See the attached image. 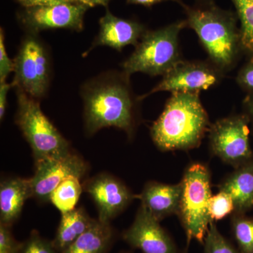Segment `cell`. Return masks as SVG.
Segmentation results:
<instances>
[{
    "label": "cell",
    "instance_id": "obj_15",
    "mask_svg": "<svg viewBox=\"0 0 253 253\" xmlns=\"http://www.w3.org/2000/svg\"><path fill=\"white\" fill-rule=\"evenodd\" d=\"M181 186L149 181L142 192L136 196L141 206L158 221H161L172 214H177L180 201Z\"/></svg>",
    "mask_w": 253,
    "mask_h": 253
},
{
    "label": "cell",
    "instance_id": "obj_4",
    "mask_svg": "<svg viewBox=\"0 0 253 253\" xmlns=\"http://www.w3.org/2000/svg\"><path fill=\"white\" fill-rule=\"evenodd\" d=\"M186 21H177L156 31H146L131 56L123 63V71L130 77L135 73L165 76L179 63V34Z\"/></svg>",
    "mask_w": 253,
    "mask_h": 253
},
{
    "label": "cell",
    "instance_id": "obj_28",
    "mask_svg": "<svg viewBox=\"0 0 253 253\" xmlns=\"http://www.w3.org/2000/svg\"><path fill=\"white\" fill-rule=\"evenodd\" d=\"M237 81L245 89L253 91V59L240 71Z\"/></svg>",
    "mask_w": 253,
    "mask_h": 253
},
{
    "label": "cell",
    "instance_id": "obj_27",
    "mask_svg": "<svg viewBox=\"0 0 253 253\" xmlns=\"http://www.w3.org/2000/svg\"><path fill=\"white\" fill-rule=\"evenodd\" d=\"M14 61L9 59L4 43V33L2 28L0 30V82L6 81L10 73L14 72Z\"/></svg>",
    "mask_w": 253,
    "mask_h": 253
},
{
    "label": "cell",
    "instance_id": "obj_12",
    "mask_svg": "<svg viewBox=\"0 0 253 253\" xmlns=\"http://www.w3.org/2000/svg\"><path fill=\"white\" fill-rule=\"evenodd\" d=\"M218 79L217 72L205 63L180 61L163 76L157 86L139 99L141 101L158 91L199 93L214 85Z\"/></svg>",
    "mask_w": 253,
    "mask_h": 253
},
{
    "label": "cell",
    "instance_id": "obj_35",
    "mask_svg": "<svg viewBox=\"0 0 253 253\" xmlns=\"http://www.w3.org/2000/svg\"><path fill=\"white\" fill-rule=\"evenodd\" d=\"M80 2H81V1H80Z\"/></svg>",
    "mask_w": 253,
    "mask_h": 253
},
{
    "label": "cell",
    "instance_id": "obj_5",
    "mask_svg": "<svg viewBox=\"0 0 253 253\" xmlns=\"http://www.w3.org/2000/svg\"><path fill=\"white\" fill-rule=\"evenodd\" d=\"M16 123L28 141L36 162L71 154L69 143L42 112L40 100L16 89Z\"/></svg>",
    "mask_w": 253,
    "mask_h": 253
},
{
    "label": "cell",
    "instance_id": "obj_23",
    "mask_svg": "<svg viewBox=\"0 0 253 253\" xmlns=\"http://www.w3.org/2000/svg\"><path fill=\"white\" fill-rule=\"evenodd\" d=\"M204 245L205 253H242L221 235L214 221L210 224Z\"/></svg>",
    "mask_w": 253,
    "mask_h": 253
},
{
    "label": "cell",
    "instance_id": "obj_34",
    "mask_svg": "<svg viewBox=\"0 0 253 253\" xmlns=\"http://www.w3.org/2000/svg\"><path fill=\"white\" fill-rule=\"evenodd\" d=\"M184 253H187V251H186L185 252H184Z\"/></svg>",
    "mask_w": 253,
    "mask_h": 253
},
{
    "label": "cell",
    "instance_id": "obj_20",
    "mask_svg": "<svg viewBox=\"0 0 253 253\" xmlns=\"http://www.w3.org/2000/svg\"><path fill=\"white\" fill-rule=\"evenodd\" d=\"M80 180L81 179L77 176H68L51 193L49 202L59 210L61 214L76 209L83 192Z\"/></svg>",
    "mask_w": 253,
    "mask_h": 253
},
{
    "label": "cell",
    "instance_id": "obj_30",
    "mask_svg": "<svg viewBox=\"0 0 253 253\" xmlns=\"http://www.w3.org/2000/svg\"><path fill=\"white\" fill-rule=\"evenodd\" d=\"M13 87L12 83L6 81L0 82V119H4L7 106V95L9 89Z\"/></svg>",
    "mask_w": 253,
    "mask_h": 253
},
{
    "label": "cell",
    "instance_id": "obj_26",
    "mask_svg": "<svg viewBox=\"0 0 253 253\" xmlns=\"http://www.w3.org/2000/svg\"><path fill=\"white\" fill-rule=\"evenodd\" d=\"M9 226L0 224V253H20L22 243L16 241Z\"/></svg>",
    "mask_w": 253,
    "mask_h": 253
},
{
    "label": "cell",
    "instance_id": "obj_21",
    "mask_svg": "<svg viewBox=\"0 0 253 253\" xmlns=\"http://www.w3.org/2000/svg\"><path fill=\"white\" fill-rule=\"evenodd\" d=\"M241 22L240 43L241 46L253 59V0H231Z\"/></svg>",
    "mask_w": 253,
    "mask_h": 253
},
{
    "label": "cell",
    "instance_id": "obj_3",
    "mask_svg": "<svg viewBox=\"0 0 253 253\" xmlns=\"http://www.w3.org/2000/svg\"><path fill=\"white\" fill-rule=\"evenodd\" d=\"M183 7L187 14L186 23L196 32L213 62L223 69L232 66L241 46L234 14L221 9L212 0Z\"/></svg>",
    "mask_w": 253,
    "mask_h": 253
},
{
    "label": "cell",
    "instance_id": "obj_2",
    "mask_svg": "<svg viewBox=\"0 0 253 253\" xmlns=\"http://www.w3.org/2000/svg\"><path fill=\"white\" fill-rule=\"evenodd\" d=\"M209 118L198 92H174L151 128V136L163 151L189 150L201 144Z\"/></svg>",
    "mask_w": 253,
    "mask_h": 253
},
{
    "label": "cell",
    "instance_id": "obj_7",
    "mask_svg": "<svg viewBox=\"0 0 253 253\" xmlns=\"http://www.w3.org/2000/svg\"><path fill=\"white\" fill-rule=\"evenodd\" d=\"M13 61V87L36 99L44 97L51 84L52 62L48 46L38 35L26 33Z\"/></svg>",
    "mask_w": 253,
    "mask_h": 253
},
{
    "label": "cell",
    "instance_id": "obj_19",
    "mask_svg": "<svg viewBox=\"0 0 253 253\" xmlns=\"http://www.w3.org/2000/svg\"><path fill=\"white\" fill-rule=\"evenodd\" d=\"M113 240L110 223L94 219L90 227L60 253H106Z\"/></svg>",
    "mask_w": 253,
    "mask_h": 253
},
{
    "label": "cell",
    "instance_id": "obj_17",
    "mask_svg": "<svg viewBox=\"0 0 253 253\" xmlns=\"http://www.w3.org/2000/svg\"><path fill=\"white\" fill-rule=\"evenodd\" d=\"M31 198L29 179L14 177L0 184V224L9 226L21 215L26 200Z\"/></svg>",
    "mask_w": 253,
    "mask_h": 253
},
{
    "label": "cell",
    "instance_id": "obj_11",
    "mask_svg": "<svg viewBox=\"0 0 253 253\" xmlns=\"http://www.w3.org/2000/svg\"><path fill=\"white\" fill-rule=\"evenodd\" d=\"M83 188L94 201L103 222L110 223L136 198L122 181L105 173L86 181Z\"/></svg>",
    "mask_w": 253,
    "mask_h": 253
},
{
    "label": "cell",
    "instance_id": "obj_16",
    "mask_svg": "<svg viewBox=\"0 0 253 253\" xmlns=\"http://www.w3.org/2000/svg\"><path fill=\"white\" fill-rule=\"evenodd\" d=\"M219 189L230 196L234 213L246 214L253 209V160L235 168L221 182Z\"/></svg>",
    "mask_w": 253,
    "mask_h": 253
},
{
    "label": "cell",
    "instance_id": "obj_10",
    "mask_svg": "<svg viewBox=\"0 0 253 253\" xmlns=\"http://www.w3.org/2000/svg\"><path fill=\"white\" fill-rule=\"evenodd\" d=\"M36 172L29 179L31 198L40 202H49L54 190L68 176L83 178L87 171L84 160L71 152L65 157L41 160L36 162Z\"/></svg>",
    "mask_w": 253,
    "mask_h": 253
},
{
    "label": "cell",
    "instance_id": "obj_1",
    "mask_svg": "<svg viewBox=\"0 0 253 253\" xmlns=\"http://www.w3.org/2000/svg\"><path fill=\"white\" fill-rule=\"evenodd\" d=\"M81 95L86 134L111 126L132 133L136 103L140 100L134 96L129 76L123 71H106L87 80L82 84Z\"/></svg>",
    "mask_w": 253,
    "mask_h": 253
},
{
    "label": "cell",
    "instance_id": "obj_33",
    "mask_svg": "<svg viewBox=\"0 0 253 253\" xmlns=\"http://www.w3.org/2000/svg\"><path fill=\"white\" fill-rule=\"evenodd\" d=\"M246 109H247L248 113H249L248 117L251 118L253 122V96L246 100Z\"/></svg>",
    "mask_w": 253,
    "mask_h": 253
},
{
    "label": "cell",
    "instance_id": "obj_32",
    "mask_svg": "<svg viewBox=\"0 0 253 253\" xmlns=\"http://www.w3.org/2000/svg\"><path fill=\"white\" fill-rule=\"evenodd\" d=\"M81 3L87 5L89 7L101 5V6H107L110 0H79Z\"/></svg>",
    "mask_w": 253,
    "mask_h": 253
},
{
    "label": "cell",
    "instance_id": "obj_9",
    "mask_svg": "<svg viewBox=\"0 0 253 253\" xmlns=\"http://www.w3.org/2000/svg\"><path fill=\"white\" fill-rule=\"evenodd\" d=\"M89 8L81 2L27 7L18 11L17 19L26 33L38 35L51 29L81 32L84 14Z\"/></svg>",
    "mask_w": 253,
    "mask_h": 253
},
{
    "label": "cell",
    "instance_id": "obj_14",
    "mask_svg": "<svg viewBox=\"0 0 253 253\" xmlns=\"http://www.w3.org/2000/svg\"><path fill=\"white\" fill-rule=\"evenodd\" d=\"M99 26V33L84 56L100 46H109L118 51H122L126 46H136L146 32L140 23L117 17L108 9L104 16L100 18Z\"/></svg>",
    "mask_w": 253,
    "mask_h": 253
},
{
    "label": "cell",
    "instance_id": "obj_22",
    "mask_svg": "<svg viewBox=\"0 0 253 253\" xmlns=\"http://www.w3.org/2000/svg\"><path fill=\"white\" fill-rule=\"evenodd\" d=\"M231 231L240 251L253 253V217L246 214L233 213Z\"/></svg>",
    "mask_w": 253,
    "mask_h": 253
},
{
    "label": "cell",
    "instance_id": "obj_6",
    "mask_svg": "<svg viewBox=\"0 0 253 253\" xmlns=\"http://www.w3.org/2000/svg\"><path fill=\"white\" fill-rule=\"evenodd\" d=\"M180 184V201L176 214L188 241L194 239L204 244L212 221L209 213L210 200L212 196L209 169L202 163H191L186 168Z\"/></svg>",
    "mask_w": 253,
    "mask_h": 253
},
{
    "label": "cell",
    "instance_id": "obj_13",
    "mask_svg": "<svg viewBox=\"0 0 253 253\" xmlns=\"http://www.w3.org/2000/svg\"><path fill=\"white\" fill-rule=\"evenodd\" d=\"M123 238L134 249L142 253H179L169 234L147 210L141 206L130 227Z\"/></svg>",
    "mask_w": 253,
    "mask_h": 253
},
{
    "label": "cell",
    "instance_id": "obj_24",
    "mask_svg": "<svg viewBox=\"0 0 253 253\" xmlns=\"http://www.w3.org/2000/svg\"><path fill=\"white\" fill-rule=\"evenodd\" d=\"M234 212V205L229 194L219 191L210 200L209 213L212 221L221 220Z\"/></svg>",
    "mask_w": 253,
    "mask_h": 253
},
{
    "label": "cell",
    "instance_id": "obj_29",
    "mask_svg": "<svg viewBox=\"0 0 253 253\" xmlns=\"http://www.w3.org/2000/svg\"><path fill=\"white\" fill-rule=\"evenodd\" d=\"M16 1L24 8L51 6V5L64 4V3L80 2L79 0H16Z\"/></svg>",
    "mask_w": 253,
    "mask_h": 253
},
{
    "label": "cell",
    "instance_id": "obj_31",
    "mask_svg": "<svg viewBox=\"0 0 253 253\" xmlns=\"http://www.w3.org/2000/svg\"><path fill=\"white\" fill-rule=\"evenodd\" d=\"M172 1L179 3L181 5H184L179 0H126L128 4L142 5L145 6H151L153 5L158 4V3L163 2V1Z\"/></svg>",
    "mask_w": 253,
    "mask_h": 253
},
{
    "label": "cell",
    "instance_id": "obj_25",
    "mask_svg": "<svg viewBox=\"0 0 253 253\" xmlns=\"http://www.w3.org/2000/svg\"><path fill=\"white\" fill-rule=\"evenodd\" d=\"M20 253H59L51 241H47L40 235L37 231H33L31 236L21 244Z\"/></svg>",
    "mask_w": 253,
    "mask_h": 253
},
{
    "label": "cell",
    "instance_id": "obj_8",
    "mask_svg": "<svg viewBox=\"0 0 253 253\" xmlns=\"http://www.w3.org/2000/svg\"><path fill=\"white\" fill-rule=\"evenodd\" d=\"M248 116H234L217 121L211 128L210 146L223 162L237 168L253 160Z\"/></svg>",
    "mask_w": 253,
    "mask_h": 253
},
{
    "label": "cell",
    "instance_id": "obj_18",
    "mask_svg": "<svg viewBox=\"0 0 253 253\" xmlns=\"http://www.w3.org/2000/svg\"><path fill=\"white\" fill-rule=\"evenodd\" d=\"M94 221L82 208L61 214L56 236L51 241L55 249L59 253L67 249L90 227Z\"/></svg>",
    "mask_w": 253,
    "mask_h": 253
}]
</instances>
